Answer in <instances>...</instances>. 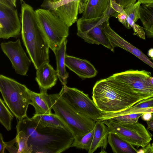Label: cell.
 <instances>
[{
  "instance_id": "1",
  "label": "cell",
  "mask_w": 153,
  "mask_h": 153,
  "mask_svg": "<svg viewBox=\"0 0 153 153\" xmlns=\"http://www.w3.org/2000/svg\"><path fill=\"white\" fill-rule=\"evenodd\" d=\"M16 132H24L32 153H60L71 147L74 139L66 128L45 126L26 116L17 122Z\"/></svg>"
},
{
  "instance_id": "2",
  "label": "cell",
  "mask_w": 153,
  "mask_h": 153,
  "mask_svg": "<svg viewBox=\"0 0 153 153\" xmlns=\"http://www.w3.org/2000/svg\"><path fill=\"white\" fill-rule=\"evenodd\" d=\"M20 17L22 42L36 70L44 63L49 62L48 42L38 23L35 10L24 1L21 3Z\"/></svg>"
},
{
  "instance_id": "3",
  "label": "cell",
  "mask_w": 153,
  "mask_h": 153,
  "mask_svg": "<svg viewBox=\"0 0 153 153\" xmlns=\"http://www.w3.org/2000/svg\"><path fill=\"white\" fill-rule=\"evenodd\" d=\"M92 97L98 108L106 113L122 110L141 101L129 95L112 76L96 82Z\"/></svg>"
},
{
  "instance_id": "4",
  "label": "cell",
  "mask_w": 153,
  "mask_h": 153,
  "mask_svg": "<svg viewBox=\"0 0 153 153\" xmlns=\"http://www.w3.org/2000/svg\"><path fill=\"white\" fill-rule=\"evenodd\" d=\"M49 96L52 109L65 124L74 137L87 133L94 128L95 122L75 110L59 93Z\"/></svg>"
},
{
  "instance_id": "5",
  "label": "cell",
  "mask_w": 153,
  "mask_h": 153,
  "mask_svg": "<svg viewBox=\"0 0 153 153\" xmlns=\"http://www.w3.org/2000/svg\"><path fill=\"white\" fill-rule=\"evenodd\" d=\"M28 89L15 79L0 75V91L4 101L19 120L27 116V108L30 104Z\"/></svg>"
},
{
  "instance_id": "6",
  "label": "cell",
  "mask_w": 153,
  "mask_h": 153,
  "mask_svg": "<svg viewBox=\"0 0 153 153\" xmlns=\"http://www.w3.org/2000/svg\"><path fill=\"white\" fill-rule=\"evenodd\" d=\"M151 73L145 70H129L111 75L131 96L141 100L153 97Z\"/></svg>"
},
{
  "instance_id": "7",
  "label": "cell",
  "mask_w": 153,
  "mask_h": 153,
  "mask_svg": "<svg viewBox=\"0 0 153 153\" xmlns=\"http://www.w3.org/2000/svg\"><path fill=\"white\" fill-rule=\"evenodd\" d=\"M38 23L55 54L69 35L68 27L53 11L40 8L35 10Z\"/></svg>"
},
{
  "instance_id": "8",
  "label": "cell",
  "mask_w": 153,
  "mask_h": 153,
  "mask_svg": "<svg viewBox=\"0 0 153 153\" xmlns=\"http://www.w3.org/2000/svg\"><path fill=\"white\" fill-rule=\"evenodd\" d=\"M107 126L109 133H114L130 144L143 148L152 140L153 135L138 122L122 124L109 120L102 121Z\"/></svg>"
},
{
  "instance_id": "9",
  "label": "cell",
  "mask_w": 153,
  "mask_h": 153,
  "mask_svg": "<svg viewBox=\"0 0 153 153\" xmlns=\"http://www.w3.org/2000/svg\"><path fill=\"white\" fill-rule=\"evenodd\" d=\"M59 93L74 109L95 122L102 117L104 112L83 91L65 85H63Z\"/></svg>"
},
{
  "instance_id": "10",
  "label": "cell",
  "mask_w": 153,
  "mask_h": 153,
  "mask_svg": "<svg viewBox=\"0 0 153 153\" xmlns=\"http://www.w3.org/2000/svg\"><path fill=\"white\" fill-rule=\"evenodd\" d=\"M109 18L102 16L89 19L79 18L76 21L77 35L87 43L101 44L113 52L111 43L102 29L104 23Z\"/></svg>"
},
{
  "instance_id": "11",
  "label": "cell",
  "mask_w": 153,
  "mask_h": 153,
  "mask_svg": "<svg viewBox=\"0 0 153 153\" xmlns=\"http://www.w3.org/2000/svg\"><path fill=\"white\" fill-rule=\"evenodd\" d=\"M1 50L10 61L16 73L27 76L31 60L23 49L19 39L15 41L2 42L0 44Z\"/></svg>"
},
{
  "instance_id": "12",
  "label": "cell",
  "mask_w": 153,
  "mask_h": 153,
  "mask_svg": "<svg viewBox=\"0 0 153 153\" xmlns=\"http://www.w3.org/2000/svg\"><path fill=\"white\" fill-rule=\"evenodd\" d=\"M21 28V21L17 10L0 4V38H17Z\"/></svg>"
},
{
  "instance_id": "13",
  "label": "cell",
  "mask_w": 153,
  "mask_h": 153,
  "mask_svg": "<svg viewBox=\"0 0 153 153\" xmlns=\"http://www.w3.org/2000/svg\"><path fill=\"white\" fill-rule=\"evenodd\" d=\"M109 19L104 23L102 29L111 43L113 52L115 47H120L131 53L153 68V62L149 58L139 49L120 36L111 27Z\"/></svg>"
},
{
  "instance_id": "14",
  "label": "cell",
  "mask_w": 153,
  "mask_h": 153,
  "mask_svg": "<svg viewBox=\"0 0 153 153\" xmlns=\"http://www.w3.org/2000/svg\"><path fill=\"white\" fill-rule=\"evenodd\" d=\"M65 64L66 66L82 79L94 77L98 73L94 66L86 59L66 54Z\"/></svg>"
},
{
  "instance_id": "15",
  "label": "cell",
  "mask_w": 153,
  "mask_h": 153,
  "mask_svg": "<svg viewBox=\"0 0 153 153\" xmlns=\"http://www.w3.org/2000/svg\"><path fill=\"white\" fill-rule=\"evenodd\" d=\"M36 80L40 91L51 89L56 84L58 78L56 70L46 62L36 70Z\"/></svg>"
},
{
  "instance_id": "16",
  "label": "cell",
  "mask_w": 153,
  "mask_h": 153,
  "mask_svg": "<svg viewBox=\"0 0 153 153\" xmlns=\"http://www.w3.org/2000/svg\"><path fill=\"white\" fill-rule=\"evenodd\" d=\"M79 0L61 5L53 11L68 27L77 21Z\"/></svg>"
},
{
  "instance_id": "17",
  "label": "cell",
  "mask_w": 153,
  "mask_h": 153,
  "mask_svg": "<svg viewBox=\"0 0 153 153\" xmlns=\"http://www.w3.org/2000/svg\"><path fill=\"white\" fill-rule=\"evenodd\" d=\"M46 91H40L39 93H36L28 89L30 100V105L35 108V114H47L51 113V103Z\"/></svg>"
},
{
  "instance_id": "18",
  "label": "cell",
  "mask_w": 153,
  "mask_h": 153,
  "mask_svg": "<svg viewBox=\"0 0 153 153\" xmlns=\"http://www.w3.org/2000/svg\"><path fill=\"white\" fill-rule=\"evenodd\" d=\"M109 133L107 126L103 122H96L92 141L88 152L92 153L100 148L102 150H105L108 143V139Z\"/></svg>"
},
{
  "instance_id": "19",
  "label": "cell",
  "mask_w": 153,
  "mask_h": 153,
  "mask_svg": "<svg viewBox=\"0 0 153 153\" xmlns=\"http://www.w3.org/2000/svg\"><path fill=\"white\" fill-rule=\"evenodd\" d=\"M67 38H65L54 54L56 58V71L58 79L63 85H66L68 73L66 69L65 57L66 55Z\"/></svg>"
},
{
  "instance_id": "20",
  "label": "cell",
  "mask_w": 153,
  "mask_h": 153,
  "mask_svg": "<svg viewBox=\"0 0 153 153\" xmlns=\"http://www.w3.org/2000/svg\"><path fill=\"white\" fill-rule=\"evenodd\" d=\"M110 0H88L82 13V19L100 17L106 9Z\"/></svg>"
},
{
  "instance_id": "21",
  "label": "cell",
  "mask_w": 153,
  "mask_h": 153,
  "mask_svg": "<svg viewBox=\"0 0 153 153\" xmlns=\"http://www.w3.org/2000/svg\"><path fill=\"white\" fill-rule=\"evenodd\" d=\"M140 19L146 35L149 38L153 37V4H142L140 6Z\"/></svg>"
},
{
  "instance_id": "22",
  "label": "cell",
  "mask_w": 153,
  "mask_h": 153,
  "mask_svg": "<svg viewBox=\"0 0 153 153\" xmlns=\"http://www.w3.org/2000/svg\"><path fill=\"white\" fill-rule=\"evenodd\" d=\"M108 142L114 153H137L138 150L133 146L130 144L114 133H109Z\"/></svg>"
},
{
  "instance_id": "23",
  "label": "cell",
  "mask_w": 153,
  "mask_h": 153,
  "mask_svg": "<svg viewBox=\"0 0 153 153\" xmlns=\"http://www.w3.org/2000/svg\"><path fill=\"white\" fill-rule=\"evenodd\" d=\"M31 119L47 126L66 128L70 131L64 122L55 114H35ZM71 132V131H70Z\"/></svg>"
},
{
  "instance_id": "24",
  "label": "cell",
  "mask_w": 153,
  "mask_h": 153,
  "mask_svg": "<svg viewBox=\"0 0 153 153\" xmlns=\"http://www.w3.org/2000/svg\"><path fill=\"white\" fill-rule=\"evenodd\" d=\"M141 3L138 1L135 3L124 8L126 14V19L123 25L127 29L131 28L133 25L140 19V8Z\"/></svg>"
},
{
  "instance_id": "25",
  "label": "cell",
  "mask_w": 153,
  "mask_h": 153,
  "mask_svg": "<svg viewBox=\"0 0 153 153\" xmlns=\"http://www.w3.org/2000/svg\"><path fill=\"white\" fill-rule=\"evenodd\" d=\"M94 131V128L87 133L75 137L71 147H75L88 151L92 141Z\"/></svg>"
},
{
  "instance_id": "26",
  "label": "cell",
  "mask_w": 153,
  "mask_h": 153,
  "mask_svg": "<svg viewBox=\"0 0 153 153\" xmlns=\"http://www.w3.org/2000/svg\"><path fill=\"white\" fill-rule=\"evenodd\" d=\"M4 101L0 99V122L8 131L11 129L13 116L5 105Z\"/></svg>"
},
{
  "instance_id": "27",
  "label": "cell",
  "mask_w": 153,
  "mask_h": 153,
  "mask_svg": "<svg viewBox=\"0 0 153 153\" xmlns=\"http://www.w3.org/2000/svg\"><path fill=\"white\" fill-rule=\"evenodd\" d=\"M18 144L17 153H31L32 147L28 144V137L22 131L16 132V137Z\"/></svg>"
},
{
  "instance_id": "28",
  "label": "cell",
  "mask_w": 153,
  "mask_h": 153,
  "mask_svg": "<svg viewBox=\"0 0 153 153\" xmlns=\"http://www.w3.org/2000/svg\"><path fill=\"white\" fill-rule=\"evenodd\" d=\"M151 107H153V97L142 100L130 107L119 111L112 112L115 114L122 115L137 109Z\"/></svg>"
},
{
  "instance_id": "29",
  "label": "cell",
  "mask_w": 153,
  "mask_h": 153,
  "mask_svg": "<svg viewBox=\"0 0 153 153\" xmlns=\"http://www.w3.org/2000/svg\"><path fill=\"white\" fill-rule=\"evenodd\" d=\"M78 0H61L57 2L50 1L48 4L49 9L53 11L59 6L64 4L73 1ZM88 0H79V11L80 13H82L85 9V7Z\"/></svg>"
},
{
  "instance_id": "30",
  "label": "cell",
  "mask_w": 153,
  "mask_h": 153,
  "mask_svg": "<svg viewBox=\"0 0 153 153\" xmlns=\"http://www.w3.org/2000/svg\"><path fill=\"white\" fill-rule=\"evenodd\" d=\"M132 28L135 34L143 39H145L146 33L143 27L135 23L133 25Z\"/></svg>"
},
{
  "instance_id": "31",
  "label": "cell",
  "mask_w": 153,
  "mask_h": 153,
  "mask_svg": "<svg viewBox=\"0 0 153 153\" xmlns=\"http://www.w3.org/2000/svg\"><path fill=\"white\" fill-rule=\"evenodd\" d=\"M16 143V137L10 141L5 142L6 146V149L9 152L17 153L18 148L14 146Z\"/></svg>"
},
{
  "instance_id": "32",
  "label": "cell",
  "mask_w": 153,
  "mask_h": 153,
  "mask_svg": "<svg viewBox=\"0 0 153 153\" xmlns=\"http://www.w3.org/2000/svg\"><path fill=\"white\" fill-rule=\"evenodd\" d=\"M122 6L124 8L136 2V0H110Z\"/></svg>"
},
{
  "instance_id": "33",
  "label": "cell",
  "mask_w": 153,
  "mask_h": 153,
  "mask_svg": "<svg viewBox=\"0 0 153 153\" xmlns=\"http://www.w3.org/2000/svg\"><path fill=\"white\" fill-rule=\"evenodd\" d=\"M110 3L113 9L117 12L120 14L126 15L124 8L118 4L110 0Z\"/></svg>"
},
{
  "instance_id": "34",
  "label": "cell",
  "mask_w": 153,
  "mask_h": 153,
  "mask_svg": "<svg viewBox=\"0 0 153 153\" xmlns=\"http://www.w3.org/2000/svg\"><path fill=\"white\" fill-rule=\"evenodd\" d=\"M147 112H149L152 113H153V107H151L146 108H142L137 109V110L132 111H131L129 113H128L126 114H124L139 113H144Z\"/></svg>"
},
{
  "instance_id": "35",
  "label": "cell",
  "mask_w": 153,
  "mask_h": 153,
  "mask_svg": "<svg viewBox=\"0 0 153 153\" xmlns=\"http://www.w3.org/2000/svg\"><path fill=\"white\" fill-rule=\"evenodd\" d=\"M6 144L3 141L2 134H0V153H4L6 148Z\"/></svg>"
},
{
  "instance_id": "36",
  "label": "cell",
  "mask_w": 153,
  "mask_h": 153,
  "mask_svg": "<svg viewBox=\"0 0 153 153\" xmlns=\"http://www.w3.org/2000/svg\"><path fill=\"white\" fill-rule=\"evenodd\" d=\"M142 149L143 153H153V143H149Z\"/></svg>"
},
{
  "instance_id": "37",
  "label": "cell",
  "mask_w": 153,
  "mask_h": 153,
  "mask_svg": "<svg viewBox=\"0 0 153 153\" xmlns=\"http://www.w3.org/2000/svg\"><path fill=\"white\" fill-rule=\"evenodd\" d=\"M0 4L10 8H15L11 0H0Z\"/></svg>"
},
{
  "instance_id": "38",
  "label": "cell",
  "mask_w": 153,
  "mask_h": 153,
  "mask_svg": "<svg viewBox=\"0 0 153 153\" xmlns=\"http://www.w3.org/2000/svg\"><path fill=\"white\" fill-rule=\"evenodd\" d=\"M141 116L143 120L148 121L151 120L152 117V113L149 112H145L143 113Z\"/></svg>"
},
{
  "instance_id": "39",
  "label": "cell",
  "mask_w": 153,
  "mask_h": 153,
  "mask_svg": "<svg viewBox=\"0 0 153 153\" xmlns=\"http://www.w3.org/2000/svg\"><path fill=\"white\" fill-rule=\"evenodd\" d=\"M119 21L123 25L125 23L126 19V15L124 14L119 13L117 16Z\"/></svg>"
},
{
  "instance_id": "40",
  "label": "cell",
  "mask_w": 153,
  "mask_h": 153,
  "mask_svg": "<svg viewBox=\"0 0 153 153\" xmlns=\"http://www.w3.org/2000/svg\"><path fill=\"white\" fill-rule=\"evenodd\" d=\"M147 129L153 131V120L147 121Z\"/></svg>"
},
{
  "instance_id": "41",
  "label": "cell",
  "mask_w": 153,
  "mask_h": 153,
  "mask_svg": "<svg viewBox=\"0 0 153 153\" xmlns=\"http://www.w3.org/2000/svg\"><path fill=\"white\" fill-rule=\"evenodd\" d=\"M142 4H152L153 0H138Z\"/></svg>"
},
{
  "instance_id": "42",
  "label": "cell",
  "mask_w": 153,
  "mask_h": 153,
  "mask_svg": "<svg viewBox=\"0 0 153 153\" xmlns=\"http://www.w3.org/2000/svg\"><path fill=\"white\" fill-rule=\"evenodd\" d=\"M148 55L153 61V48H151L148 51Z\"/></svg>"
},
{
  "instance_id": "43",
  "label": "cell",
  "mask_w": 153,
  "mask_h": 153,
  "mask_svg": "<svg viewBox=\"0 0 153 153\" xmlns=\"http://www.w3.org/2000/svg\"><path fill=\"white\" fill-rule=\"evenodd\" d=\"M14 6L15 7H16V0H11Z\"/></svg>"
},
{
  "instance_id": "44",
  "label": "cell",
  "mask_w": 153,
  "mask_h": 153,
  "mask_svg": "<svg viewBox=\"0 0 153 153\" xmlns=\"http://www.w3.org/2000/svg\"><path fill=\"white\" fill-rule=\"evenodd\" d=\"M150 81L152 85H153V77L152 76L151 78Z\"/></svg>"
},
{
  "instance_id": "45",
  "label": "cell",
  "mask_w": 153,
  "mask_h": 153,
  "mask_svg": "<svg viewBox=\"0 0 153 153\" xmlns=\"http://www.w3.org/2000/svg\"><path fill=\"white\" fill-rule=\"evenodd\" d=\"M61 0H53V2H57V1H59Z\"/></svg>"
},
{
  "instance_id": "46",
  "label": "cell",
  "mask_w": 153,
  "mask_h": 153,
  "mask_svg": "<svg viewBox=\"0 0 153 153\" xmlns=\"http://www.w3.org/2000/svg\"><path fill=\"white\" fill-rule=\"evenodd\" d=\"M151 120H153V113H152V117Z\"/></svg>"
},
{
  "instance_id": "47",
  "label": "cell",
  "mask_w": 153,
  "mask_h": 153,
  "mask_svg": "<svg viewBox=\"0 0 153 153\" xmlns=\"http://www.w3.org/2000/svg\"><path fill=\"white\" fill-rule=\"evenodd\" d=\"M49 1H52V2H53V0H48Z\"/></svg>"
},
{
  "instance_id": "48",
  "label": "cell",
  "mask_w": 153,
  "mask_h": 153,
  "mask_svg": "<svg viewBox=\"0 0 153 153\" xmlns=\"http://www.w3.org/2000/svg\"><path fill=\"white\" fill-rule=\"evenodd\" d=\"M20 0L21 1V2H23V0Z\"/></svg>"
},
{
  "instance_id": "49",
  "label": "cell",
  "mask_w": 153,
  "mask_h": 153,
  "mask_svg": "<svg viewBox=\"0 0 153 153\" xmlns=\"http://www.w3.org/2000/svg\"><path fill=\"white\" fill-rule=\"evenodd\" d=\"M152 36L153 37V31L152 32Z\"/></svg>"
},
{
  "instance_id": "50",
  "label": "cell",
  "mask_w": 153,
  "mask_h": 153,
  "mask_svg": "<svg viewBox=\"0 0 153 153\" xmlns=\"http://www.w3.org/2000/svg\"></svg>"
}]
</instances>
